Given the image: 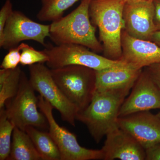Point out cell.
Wrapping results in <instances>:
<instances>
[{
	"instance_id": "cell-1",
	"label": "cell",
	"mask_w": 160,
	"mask_h": 160,
	"mask_svg": "<svg viewBox=\"0 0 160 160\" xmlns=\"http://www.w3.org/2000/svg\"><path fill=\"white\" fill-rule=\"evenodd\" d=\"M132 87L102 92L95 91L91 102L79 112L76 120L84 123L97 143L118 126L119 112Z\"/></svg>"
},
{
	"instance_id": "cell-2",
	"label": "cell",
	"mask_w": 160,
	"mask_h": 160,
	"mask_svg": "<svg viewBox=\"0 0 160 160\" xmlns=\"http://www.w3.org/2000/svg\"><path fill=\"white\" fill-rule=\"evenodd\" d=\"M126 0H91L89 13L92 25L98 27L104 56L120 60L122 55V33L124 29L123 11Z\"/></svg>"
},
{
	"instance_id": "cell-3",
	"label": "cell",
	"mask_w": 160,
	"mask_h": 160,
	"mask_svg": "<svg viewBox=\"0 0 160 160\" xmlns=\"http://www.w3.org/2000/svg\"><path fill=\"white\" fill-rule=\"evenodd\" d=\"M91 0H82L76 9L65 17L52 22L49 38L56 45L76 44L96 53L103 52L102 45L96 36V27L89 16Z\"/></svg>"
},
{
	"instance_id": "cell-4",
	"label": "cell",
	"mask_w": 160,
	"mask_h": 160,
	"mask_svg": "<svg viewBox=\"0 0 160 160\" xmlns=\"http://www.w3.org/2000/svg\"><path fill=\"white\" fill-rule=\"evenodd\" d=\"M50 69L58 86L79 112L86 109L95 92L96 70L78 65Z\"/></svg>"
},
{
	"instance_id": "cell-5",
	"label": "cell",
	"mask_w": 160,
	"mask_h": 160,
	"mask_svg": "<svg viewBox=\"0 0 160 160\" xmlns=\"http://www.w3.org/2000/svg\"><path fill=\"white\" fill-rule=\"evenodd\" d=\"M29 78L22 71L19 87L16 95L5 105L6 115L15 127L25 131L28 126L49 129L45 115L38 110V97Z\"/></svg>"
},
{
	"instance_id": "cell-6",
	"label": "cell",
	"mask_w": 160,
	"mask_h": 160,
	"mask_svg": "<svg viewBox=\"0 0 160 160\" xmlns=\"http://www.w3.org/2000/svg\"><path fill=\"white\" fill-rule=\"evenodd\" d=\"M43 51L49 58L46 63L50 69L78 65L98 71L127 64L122 60L110 59L90 51L85 46L76 44L56 45L47 47Z\"/></svg>"
},
{
	"instance_id": "cell-7",
	"label": "cell",
	"mask_w": 160,
	"mask_h": 160,
	"mask_svg": "<svg viewBox=\"0 0 160 160\" xmlns=\"http://www.w3.org/2000/svg\"><path fill=\"white\" fill-rule=\"evenodd\" d=\"M29 80L35 91L44 98L61 114L62 119L73 126L79 110L70 102L55 82L51 69L44 63L29 66Z\"/></svg>"
},
{
	"instance_id": "cell-8",
	"label": "cell",
	"mask_w": 160,
	"mask_h": 160,
	"mask_svg": "<svg viewBox=\"0 0 160 160\" xmlns=\"http://www.w3.org/2000/svg\"><path fill=\"white\" fill-rule=\"evenodd\" d=\"M38 97L39 109L47 118L49 133L59 149L62 160H104V152L102 149H88L80 146L75 135L57 122L51 104L42 96Z\"/></svg>"
},
{
	"instance_id": "cell-9",
	"label": "cell",
	"mask_w": 160,
	"mask_h": 160,
	"mask_svg": "<svg viewBox=\"0 0 160 160\" xmlns=\"http://www.w3.org/2000/svg\"><path fill=\"white\" fill-rule=\"evenodd\" d=\"M50 25L32 21L21 11L13 10L6 22L0 47L9 50L22 41H33L46 46L45 40L50 36Z\"/></svg>"
},
{
	"instance_id": "cell-10",
	"label": "cell",
	"mask_w": 160,
	"mask_h": 160,
	"mask_svg": "<svg viewBox=\"0 0 160 160\" xmlns=\"http://www.w3.org/2000/svg\"><path fill=\"white\" fill-rule=\"evenodd\" d=\"M121 106L119 118L139 112L160 109V89L147 71L142 70Z\"/></svg>"
},
{
	"instance_id": "cell-11",
	"label": "cell",
	"mask_w": 160,
	"mask_h": 160,
	"mask_svg": "<svg viewBox=\"0 0 160 160\" xmlns=\"http://www.w3.org/2000/svg\"><path fill=\"white\" fill-rule=\"evenodd\" d=\"M154 14L153 2L126 1L123 11L124 30L132 37L150 41L156 31L153 23Z\"/></svg>"
},
{
	"instance_id": "cell-12",
	"label": "cell",
	"mask_w": 160,
	"mask_h": 160,
	"mask_svg": "<svg viewBox=\"0 0 160 160\" xmlns=\"http://www.w3.org/2000/svg\"><path fill=\"white\" fill-rule=\"evenodd\" d=\"M118 125L146 149L160 142V118L149 111L119 117Z\"/></svg>"
},
{
	"instance_id": "cell-13",
	"label": "cell",
	"mask_w": 160,
	"mask_h": 160,
	"mask_svg": "<svg viewBox=\"0 0 160 160\" xmlns=\"http://www.w3.org/2000/svg\"><path fill=\"white\" fill-rule=\"evenodd\" d=\"M102 149L105 160L146 159L145 149L131 135L118 126L106 134Z\"/></svg>"
},
{
	"instance_id": "cell-14",
	"label": "cell",
	"mask_w": 160,
	"mask_h": 160,
	"mask_svg": "<svg viewBox=\"0 0 160 160\" xmlns=\"http://www.w3.org/2000/svg\"><path fill=\"white\" fill-rule=\"evenodd\" d=\"M121 60L140 69L160 62V47L147 40L132 37L123 29Z\"/></svg>"
},
{
	"instance_id": "cell-15",
	"label": "cell",
	"mask_w": 160,
	"mask_h": 160,
	"mask_svg": "<svg viewBox=\"0 0 160 160\" xmlns=\"http://www.w3.org/2000/svg\"><path fill=\"white\" fill-rule=\"evenodd\" d=\"M142 71V69L128 63L122 66L96 70L95 91L132 87Z\"/></svg>"
},
{
	"instance_id": "cell-16",
	"label": "cell",
	"mask_w": 160,
	"mask_h": 160,
	"mask_svg": "<svg viewBox=\"0 0 160 160\" xmlns=\"http://www.w3.org/2000/svg\"><path fill=\"white\" fill-rule=\"evenodd\" d=\"M8 160H42L29 135L15 127Z\"/></svg>"
},
{
	"instance_id": "cell-17",
	"label": "cell",
	"mask_w": 160,
	"mask_h": 160,
	"mask_svg": "<svg viewBox=\"0 0 160 160\" xmlns=\"http://www.w3.org/2000/svg\"><path fill=\"white\" fill-rule=\"evenodd\" d=\"M25 131L29 135L42 160H62L61 152L49 132L28 126Z\"/></svg>"
},
{
	"instance_id": "cell-18",
	"label": "cell",
	"mask_w": 160,
	"mask_h": 160,
	"mask_svg": "<svg viewBox=\"0 0 160 160\" xmlns=\"http://www.w3.org/2000/svg\"><path fill=\"white\" fill-rule=\"evenodd\" d=\"M22 72L19 66L14 69L0 70V109L17 93Z\"/></svg>"
},
{
	"instance_id": "cell-19",
	"label": "cell",
	"mask_w": 160,
	"mask_h": 160,
	"mask_svg": "<svg viewBox=\"0 0 160 160\" xmlns=\"http://www.w3.org/2000/svg\"><path fill=\"white\" fill-rule=\"evenodd\" d=\"M79 0H42L37 18L41 22H54L62 17L64 12Z\"/></svg>"
},
{
	"instance_id": "cell-20",
	"label": "cell",
	"mask_w": 160,
	"mask_h": 160,
	"mask_svg": "<svg viewBox=\"0 0 160 160\" xmlns=\"http://www.w3.org/2000/svg\"><path fill=\"white\" fill-rule=\"evenodd\" d=\"M14 125L6 115L5 107L0 109V160L8 159L11 146Z\"/></svg>"
},
{
	"instance_id": "cell-21",
	"label": "cell",
	"mask_w": 160,
	"mask_h": 160,
	"mask_svg": "<svg viewBox=\"0 0 160 160\" xmlns=\"http://www.w3.org/2000/svg\"><path fill=\"white\" fill-rule=\"evenodd\" d=\"M49 61L47 55L43 51H38L27 45L21 52L20 64L23 66H31L37 63H44Z\"/></svg>"
},
{
	"instance_id": "cell-22",
	"label": "cell",
	"mask_w": 160,
	"mask_h": 160,
	"mask_svg": "<svg viewBox=\"0 0 160 160\" xmlns=\"http://www.w3.org/2000/svg\"><path fill=\"white\" fill-rule=\"evenodd\" d=\"M27 44L22 43L18 46L9 49V52L5 56L1 65V69H12L18 66L21 61L20 51L25 48Z\"/></svg>"
},
{
	"instance_id": "cell-23",
	"label": "cell",
	"mask_w": 160,
	"mask_h": 160,
	"mask_svg": "<svg viewBox=\"0 0 160 160\" xmlns=\"http://www.w3.org/2000/svg\"><path fill=\"white\" fill-rule=\"evenodd\" d=\"M13 11L11 0H6L0 10V38L2 36L6 22Z\"/></svg>"
},
{
	"instance_id": "cell-24",
	"label": "cell",
	"mask_w": 160,
	"mask_h": 160,
	"mask_svg": "<svg viewBox=\"0 0 160 160\" xmlns=\"http://www.w3.org/2000/svg\"><path fill=\"white\" fill-rule=\"evenodd\" d=\"M145 69L160 89V62L145 67Z\"/></svg>"
},
{
	"instance_id": "cell-25",
	"label": "cell",
	"mask_w": 160,
	"mask_h": 160,
	"mask_svg": "<svg viewBox=\"0 0 160 160\" xmlns=\"http://www.w3.org/2000/svg\"><path fill=\"white\" fill-rule=\"evenodd\" d=\"M146 160H160V142L145 149Z\"/></svg>"
},
{
	"instance_id": "cell-26",
	"label": "cell",
	"mask_w": 160,
	"mask_h": 160,
	"mask_svg": "<svg viewBox=\"0 0 160 160\" xmlns=\"http://www.w3.org/2000/svg\"><path fill=\"white\" fill-rule=\"evenodd\" d=\"M154 6V14L153 18L156 30H160V0L153 1Z\"/></svg>"
},
{
	"instance_id": "cell-27",
	"label": "cell",
	"mask_w": 160,
	"mask_h": 160,
	"mask_svg": "<svg viewBox=\"0 0 160 160\" xmlns=\"http://www.w3.org/2000/svg\"><path fill=\"white\" fill-rule=\"evenodd\" d=\"M150 41L155 43L160 47V30H156L153 32Z\"/></svg>"
},
{
	"instance_id": "cell-28",
	"label": "cell",
	"mask_w": 160,
	"mask_h": 160,
	"mask_svg": "<svg viewBox=\"0 0 160 160\" xmlns=\"http://www.w3.org/2000/svg\"><path fill=\"white\" fill-rule=\"evenodd\" d=\"M154 0H126L127 2H138V1H151L153 2Z\"/></svg>"
},
{
	"instance_id": "cell-29",
	"label": "cell",
	"mask_w": 160,
	"mask_h": 160,
	"mask_svg": "<svg viewBox=\"0 0 160 160\" xmlns=\"http://www.w3.org/2000/svg\"><path fill=\"white\" fill-rule=\"evenodd\" d=\"M157 115L158 117H159L160 118V111L158 113V114Z\"/></svg>"
}]
</instances>
